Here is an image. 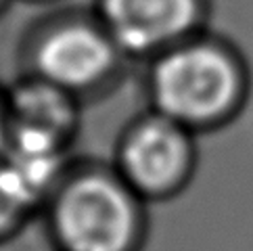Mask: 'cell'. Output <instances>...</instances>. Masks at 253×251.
Wrapping results in <instances>:
<instances>
[{"label": "cell", "instance_id": "obj_1", "mask_svg": "<svg viewBox=\"0 0 253 251\" xmlns=\"http://www.w3.org/2000/svg\"><path fill=\"white\" fill-rule=\"evenodd\" d=\"M136 213L130 195L101 176L74 182L61 195L55 226L67 251H126Z\"/></svg>", "mask_w": 253, "mask_h": 251}, {"label": "cell", "instance_id": "obj_2", "mask_svg": "<svg viewBox=\"0 0 253 251\" xmlns=\"http://www.w3.org/2000/svg\"><path fill=\"white\" fill-rule=\"evenodd\" d=\"M234 71L220 52L195 46L174 52L155 74L159 107L178 120H207L220 113L234 94Z\"/></svg>", "mask_w": 253, "mask_h": 251}, {"label": "cell", "instance_id": "obj_3", "mask_svg": "<svg viewBox=\"0 0 253 251\" xmlns=\"http://www.w3.org/2000/svg\"><path fill=\"white\" fill-rule=\"evenodd\" d=\"M188 164V145L182 132L166 122H151L132 134L124 151L130 180L147 191L176 184Z\"/></svg>", "mask_w": 253, "mask_h": 251}, {"label": "cell", "instance_id": "obj_4", "mask_svg": "<svg viewBox=\"0 0 253 251\" xmlns=\"http://www.w3.org/2000/svg\"><path fill=\"white\" fill-rule=\"evenodd\" d=\"M107 19L117 40L130 48L164 42L193 19V0H107Z\"/></svg>", "mask_w": 253, "mask_h": 251}, {"label": "cell", "instance_id": "obj_5", "mask_svg": "<svg viewBox=\"0 0 253 251\" xmlns=\"http://www.w3.org/2000/svg\"><path fill=\"white\" fill-rule=\"evenodd\" d=\"M111 52L101 36L71 28L55 34L40 52V65L48 78L61 84L80 86L98 78L109 65Z\"/></svg>", "mask_w": 253, "mask_h": 251}, {"label": "cell", "instance_id": "obj_6", "mask_svg": "<svg viewBox=\"0 0 253 251\" xmlns=\"http://www.w3.org/2000/svg\"><path fill=\"white\" fill-rule=\"evenodd\" d=\"M17 105H19L25 126H34V128L46 130L50 134H57V130L61 126H65L69 118L67 105L46 88L25 90L17 98Z\"/></svg>", "mask_w": 253, "mask_h": 251}, {"label": "cell", "instance_id": "obj_7", "mask_svg": "<svg viewBox=\"0 0 253 251\" xmlns=\"http://www.w3.org/2000/svg\"><path fill=\"white\" fill-rule=\"evenodd\" d=\"M17 205L11 203L8 199H4L2 195H0V228H4L8 222H11L15 218V213H17Z\"/></svg>", "mask_w": 253, "mask_h": 251}, {"label": "cell", "instance_id": "obj_8", "mask_svg": "<svg viewBox=\"0 0 253 251\" xmlns=\"http://www.w3.org/2000/svg\"><path fill=\"white\" fill-rule=\"evenodd\" d=\"M0 136H2V128H0Z\"/></svg>", "mask_w": 253, "mask_h": 251}]
</instances>
